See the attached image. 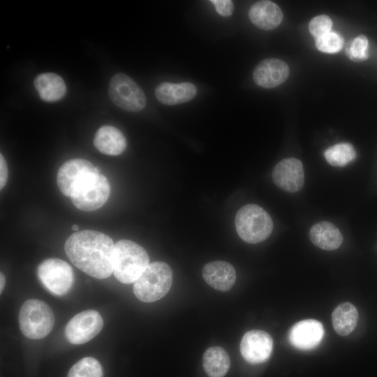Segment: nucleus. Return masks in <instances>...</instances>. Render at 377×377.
I'll return each mask as SVG.
<instances>
[{"label":"nucleus","instance_id":"nucleus-1","mask_svg":"<svg viewBox=\"0 0 377 377\" xmlns=\"http://www.w3.org/2000/svg\"><path fill=\"white\" fill-rule=\"evenodd\" d=\"M64 249L72 263L92 277L103 279L113 273L114 243L103 232L77 231L66 239Z\"/></svg>","mask_w":377,"mask_h":377},{"label":"nucleus","instance_id":"nucleus-2","mask_svg":"<svg viewBox=\"0 0 377 377\" xmlns=\"http://www.w3.org/2000/svg\"><path fill=\"white\" fill-rule=\"evenodd\" d=\"M149 264L147 251L137 243L121 239L114 244L113 274L121 283H134Z\"/></svg>","mask_w":377,"mask_h":377},{"label":"nucleus","instance_id":"nucleus-3","mask_svg":"<svg viewBox=\"0 0 377 377\" xmlns=\"http://www.w3.org/2000/svg\"><path fill=\"white\" fill-rule=\"evenodd\" d=\"M172 272L170 266L161 261L149 263L140 277L133 283L135 297L144 302H152L163 297L170 290Z\"/></svg>","mask_w":377,"mask_h":377},{"label":"nucleus","instance_id":"nucleus-4","mask_svg":"<svg viewBox=\"0 0 377 377\" xmlns=\"http://www.w3.org/2000/svg\"><path fill=\"white\" fill-rule=\"evenodd\" d=\"M235 224L239 237L250 244L265 240L273 230L272 220L269 214L255 204L242 207L236 214Z\"/></svg>","mask_w":377,"mask_h":377},{"label":"nucleus","instance_id":"nucleus-5","mask_svg":"<svg viewBox=\"0 0 377 377\" xmlns=\"http://www.w3.org/2000/svg\"><path fill=\"white\" fill-rule=\"evenodd\" d=\"M54 324L51 308L43 301L31 299L25 301L19 313L22 333L31 339H40L48 335Z\"/></svg>","mask_w":377,"mask_h":377},{"label":"nucleus","instance_id":"nucleus-6","mask_svg":"<svg viewBox=\"0 0 377 377\" xmlns=\"http://www.w3.org/2000/svg\"><path fill=\"white\" fill-rule=\"evenodd\" d=\"M110 194V186L100 170L89 174L75 187L70 198L74 206L82 211L101 208Z\"/></svg>","mask_w":377,"mask_h":377},{"label":"nucleus","instance_id":"nucleus-7","mask_svg":"<svg viewBox=\"0 0 377 377\" xmlns=\"http://www.w3.org/2000/svg\"><path fill=\"white\" fill-rule=\"evenodd\" d=\"M36 272L43 286L57 296L68 293L74 283L72 267L59 258L44 260L38 265Z\"/></svg>","mask_w":377,"mask_h":377},{"label":"nucleus","instance_id":"nucleus-8","mask_svg":"<svg viewBox=\"0 0 377 377\" xmlns=\"http://www.w3.org/2000/svg\"><path fill=\"white\" fill-rule=\"evenodd\" d=\"M108 94L119 108L129 112H138L146 105V97L142 89L128 75L119 73L112 76Z\"/></svg>","mask_w":377,"mask_h":377},{"label":"nucleus","instance_id":"nucleus-9","mask_svg":"<svg viewBox=\"0 0 377 377\" xmlns=\"http://www.w3.org/2000/svg\"><path fill=\"white\" fill-rule=\"evenodd\" d=\"M103 320L92 309L81 311L73 317L66 326L65 335L73 344H83L91 340L101 331Z\"/></svg>","mask_w":377,"mask_h":377},{"label":"nucleus","instance_id":"nucleus-10","mask_svg":"<svg viewBox=\"0 0 377 377\" xmlns=\"http://www.w3.org/2000/svg\"><path fill=\"white\" fill-rule=\"evenodd\" d=\"M273 349L272 337L266 332L253 330L243 336L240 342V353L249 363L256 364L265 362Z\"/></svg>","mask_w":377,"mask_h":377},{"label":"nucleus","instance_id":"nucleus-11","mask_svg":"<svg viewBox=\"0 0 377 377\" xmlns=\"http://www.w3.org/2000/svg\"><path fill=\"white\" fill-rule=\"evenodd\" d=\"M98 170V168L86 159L68 160L58 170L57 182L59 189L64 195L70 198L77 185L84 177Z\"/></svg>","mask_w":377,"mask_h":377},{"label":"nucleus","instance_id":"nucleus-12","mask_svg":"<svg viewBox=\"0 0 377 377\" xmlns=\"http://www.w3.org/2000/svg\"><path fill=\"white\" fill-rule=\"evenodd\" d=\"M272 175L274 184L286 192H297L304 185L303 165L297 158L283 159L275 165Z\"/></svg>","mask_w":377,"mask_h":377},{"label":"nucleus","instance_id":"nucleus-13","mask_svg":"<svg viewBox=\"0 0 377 377\" xmlns=\"http://www.w3.org/2000/svg\"><path fill=\"white\" fill-rule=\"evenodd\" d=\"M322 323L314 319H307L295 323L290 329L288 339L290 344L300 350L316 348L324 337Z\"/></svg>","mask_w":377,"mask_h":377},{"label":"nucleus","instance_id":"nucleus-14","mask_svg":"<svg viewBox=\"0 0 377 377\" xmlns=\"http://www.w3.org/2000/svg\"><path fill=\"white\" fill-rule=\"evenodd\" d=\"M289 75V68L283 61L271 58L260 61L253 72L256 84L263 88L276 87L286 81Z\"/></svg>","mask_w":377,"mask_h":377},{"label":"nucleus","instance_id":"nucleus-15","mask_svg":"<svg viewBox=\"0 0 377 377\" xmlns=\"http://www.w3.org/2000/svg\"><path fill=\"white\" fill-rule=\"evenodd\" d=\"M202 277L212 288L226 292L230 290L236 281V272L233 266L226 261L207 263L202 269Z\"/></svg>","mask_w":377,"mask_h":377},{"label":"nucleus","instance_id":"nucleus-16","mask_svg":"<svg viewBox=\"0 0 377 377\" xmlns=\"http://www.w3.org/2000/svg\"><path fill=\"white\" fill-rule=\"evenodd\" d=\"M197 94L195 85L191 82H163L155 89V96L161 103L174 105L192 100Z\"/></svg>","mask_w":377,"mask_h":377},{"label":"nucleus","instance_id":"nucleus-17","mask_svg":"<svg viewBox=\"0 0 377 377\" xmlns=\"http://www.w3.org/2000/svg\"><path fill=\"white\" fill-rule=\"evenodd\" d=\"M249 17L257 27L264 30H272L282 22L283 13L275 3L271 1H260L251 6Z\"/></svg>","mask_w":377,"mask_h":377},{"label":"nucleus","instance_id":"nucleus-18","mask_svg":"<svg viewBox=\"0 0 377 377\" xmlns=\"http://www.w3.org/2000/svg\"><path fill=\"white\" fill-rule=\"evenodd\" d=\"M94 145L102 154L110 156L121 154L126 147V140L118 128L112 126L105 125L96 131Z\"/></svg>","mask_w":377,"mask_h":377},{"label":"nucleus","instance_id":"nucleus-19","mask_svg":"<svg viewBox=\"0 0 377 377\" xmlns=\"http://www.w3.org/2000/svg\"><path fill=\"white\" fill-rule=\"evenodd\" d=\"M34 87L40 98L47 102H55L66 94V87L64 80L56 73H44L34 79Z\"/></svg>","mask_w":377,"mask_h":377},{"label":"nucleus","instance_id":"nucleus-20","mask_svg":"<svg viewBox=\"0 0 377 377\" xmlns=\"http://www.w3.org/2000/svg\"><path fill=\"white\" fill-rule=\"evenodd\" d=\"M309 237L316 246L327 251L338 249L343 242L339 230L327 221L314 224L310 229Z\"/></svg>","mask_w":377,"mask_h":377},{"label":"nucleus","instance_id":"nucleus-21","mask_svg":"<svg viewBox=\"0 0 377 377\" xmlns=\"http://www.w3.org/2000/svg\"><path fill=\"white\" fill-rule=\"evenodd\" d=\"M202 364L209 377H223L230 369V359L225 349L212 346L205 352Z\"/></svg>","mask_w":377,"mask_h":377},{"label":"nucleus","instance_id":"nucleus-22","mask_svg":"<svg viewBox=\"0 0 377 377\" xmlns=\"http://www.w3.org/2000/svg\"><path fill=\"white\" fill-rule=\"evenodd\" d=\"M358 311L350 302H343L339 305L332 314V325L337 334L347 336L357 325Z\"/></svg>","mask_w":377,"mask_h":377},{"label":"nucleus","instance_id":"nucleus-23","mask_svg":"<svg viewBox=\"0 0 377 377\" xmlns=\"http://www.w3.org/2000/svg\"><path fill=\"white\" fill-rule=\"evenodd\" d=\"M324 156L330 165L342 167L356 157V152L352 145L343 142L327 148Z\"/></svg>","mask_w":377,"mask_h":377},{"label":"nucleus","instance_id":"nucleus-24","mask_svg":"<svg viewBox=\"0 0 377 377\" xmlns=\"http://www.w3.org/2000/svg\"><path fill=\"white\" fill-rule=\"evenodd\" d=\"M103 369L100 362L91 357H85L70 369L67 377H102Z\"/></svg>","mask_w":377,"mask_h":377},{"label":"nucleus","instance_id":"nucleus-25","mask_svg":"<svg viewBox=\"0 0 377 377\" xmlns=\"http://www.w3.org/2000/svg\"><path fill=\"white\" fill-rule=\"evenodd\" d=\"M346 54L352 61L359 62L369 57V42L364 36H359L350 40L346 47Z\"/></svg>","mask_w":377,"mask_h":377},{"label":"nucleus","instance_id":"nucleus-26","mask_svg":"<svg viewBox=\"0 0 377 377\" xmlns=\"http://www.w3.org/2000/svg\"><path fill=\"white\" fill-rule=\"evenodd\" d=\"M343 43V39L340 35L330 31L316 39V46L318 50L323 52L333 54L342 49Z\"/></svg>","mask_w":377,"mask_h":377},{"label":"nucleus","instance_id":"nucleus-27","mask_svg":"<svg viewBox=\"0 0 377 377\" xmlns=\"http://www.w3.org/2000/svg\"><path fill=\"white\" fill-rule=\"evenodd\" d=\"M332 27L331 19L325 15L313 17L309 22V29L316 39L330 32Z\"/></svg>","mask_w":377,"mask_h":377},{"label":"nucleus","instance_id":"nucleus-28","mask_svg":"<svg viewBox=\"0 0 377 377\" xmlns=\"http://www.w3.org/2000/svg\"><path fill=\"white\" fill-rule=\"evenodd\" d=\"M210 2L215 6L216 12L223 17H228L232 14L234 5L230 0H211Z\"/></svg>","mask_w":377,"mask_h":377},{"label":"nucleus","instance_id":"nucleus-29","mask_svg":"<svg viewBox=\"0 0 377 377\" xmlns=\"http://www.w3.org/2000/svg\"><path fill=\"white\" fill-rule=\"evenodd\" d=\"M8 166L3 154H0V189H3L8 180Z\"/></svg>","mask_w":377,"mask_h":377},{"label":"nucleus","instance_id":"nucleus-30","mask_svg":"<svg viewBox=\"0 0 377 377\" xmlns=\"http://www.w3.org/2000/svg\"><path fill=\"white\" fill-rule=\"evenodd\" d=\"M5 283H6L5 276H4L2 272H1V274H0V291H1V293H2V291H3V288H4Z\"/></svg>","mask_w":377,"mask_h":377},{"label":"nucleus","instance_id":"nucleus-31","mask_svg":"<svg viewBox=\"0 0 377 377\" xmlns=\"http://www.w3.org/2000/svg\"><path fill=\"white\" fill-rule=\"evenodd\" d=\"M71 229L75 232L78 231L79 230V226L77 224H74L72 226Z\"/></svg>","mask_w":377,"mask_h":377}]
</instances>
